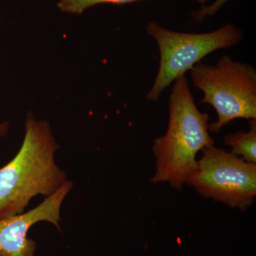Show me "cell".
Instances as JSON below:
<instances>
[{"label": "cell", "instance_id": "cell-4", "mask_svg": "<svg viewBox=\"0 0 256 256\" xmlns=\"http://www.w3.org/2000/svg\"><path fill=\"white\" fill-rule=\"evenodd\" d=\"M148 34L152 37L160 50V66L152 87L146 99L158 101L166 88L207 55L222 48L236 46L244 34L232 24L203 34L183 33L172 31L162 26L156 21L146 25Z\"/></svg>", "mask_w": 256, "mask_h": 256}, {"label": "cell", "instance_id": "cell-8", "mask_svg": "<svg viewBox=\"0 0 256 256\" xmlns=\"http://www.w3.org/2000/svg\"><path fill=\"white\" fill-rule=\"evenodd\" d=\"M144 0H58L60 10L68 14H82L86 10L100 4H124Z\"/></svg>", "mask_w": 256, "mask_h": 256}, {"label": "cell", "instance_id": "cell-1", "mask_svg": "<svg viewBox=\"0 0 256 256\" xmlns=\"http://www.w3.org/2000/svg\"><path fill=\"white\" fill-rule=\"evenodd\" d=\"M58 148L50 124L28 114L20 150L0 169V218L23 213L33 197L52 196L68 181L55 162Z\"/></svg>", "mask_w": 256, "mask_h": 256}, {"label": "cell", "instance_id": "cell-5", "mask_svg": "<svg viewBox=\"0 0 256 256\" xmlns=\"http://www.w3.org/2000/svg\"><path fill=\"white\" fill-rule=\"evenodd\" d=\"M202 152L196 172L186 184L202 196L230 208L246 210L252 206L256 196V164L214 144Z\"/></svg>", "mask_w": 256, "mask_h": 256}, {"label": "cell", "instance_id": "cell-6", "mask_svg": "<svg viewBox=\"0 0 256 256\" xmlns=\"http://www.w3.org/2000/svg\"><path fill=\"white\" fill-rule=\"evenodd\" d=\"M73 188V182L65 184L35 208L11 216L0 218V256H34L36 244L28 238L32 226L46 222L60 230V208L64 200Z\"/></svg>", "mask_w": 256, "mask_h": 256}, {"label": "cell", "instance_id": "cell-2", "mask_svg": "<svg viewBox=\"0 0 256 256\" xmlns=\"http://www.w3.org/2000/svg\"><path fill=\"white\" fill-rule=\"evenodd\" d=\"M169 114L166 133L152 146L156 169L151 182L169 183L180 191L196 172L198 152L214 144V140L208 130L210 116L198 110L185 76L175 80Z\"/></svg>", "mask_w": 256, "mask_h": 256}, {"label": "cell", "instance_id": "cell-9", "mask_svg": "<svg viewBox=\"0 0 256 256\" xmlns=\"http://www.w3.org/2000/svg\"><path fill=\"white\" fill-rule=\"evenodd\" d=\"M232 0H215L212 4L202 5L200 9L192 12L191 18L194 22L201 24L206 18H210L216 14L222 8Z\"/></svg>", "mask_w": 256, "mask_h": 256}, {"label": "cell", "instance_id": "cell-7", "mask_svg": "<svg viewBox=\"0 0 256 256\" xmlns=\"http://www.w3.org/2000/svg\"><path fill=\"white\" fill-rule=\"evenodd\" d=\"M249 124L248 132L238 131L225 136L224 144L232 148V154L242 156L247 162L256 164V120H250Z\"/></svg>", "mask_w": 256, "mask_h": 256}, {"label": "cell", "instance_id": "cell-10", "mask_svg": "<svg viewBox=\"0 0 256 256\" xmlns=\"http://www.w3.org/2000/svg\"><path fill=\"white\" fill-rule=\"evenodd\" d=\"M10 124L9 122H4L0 124V137H3L8 133L9 130Z\"/></svg>", "mask_w": 256, "mask_h": 256}, {"label": "cell", "instance_id": "cell-11", "mask_svg": "<svg viewBox=\"0 0 256 256\" xmlns=\"http://www.w3.org/2000/svg\"><path fill=\"white\" fill-rule=\"evenodd\" d=\"M193 1L196 2L200 3L202 5L204 4L208 0H193Z\"/></svg>", "mask_w": 256, "mask_h": 256}, {"label": "cell", "instance_id": "cell-3", "mask_svg": "<svg viewBox=\"0 0 256 256\" xmlns=\"http://www.w3.org/2000/svg\"><path fill=\"white\" fill-rule=\"evenodd\" d=\"M194 87L203 94L202 104L212 106L217 120L208 130L220 132L236 119L256 120V70L244 62L223 55L214 65L196 64L190 70Z\"/></svg>", "mask_w": 256, "mask_h": 256}]
</instances>
